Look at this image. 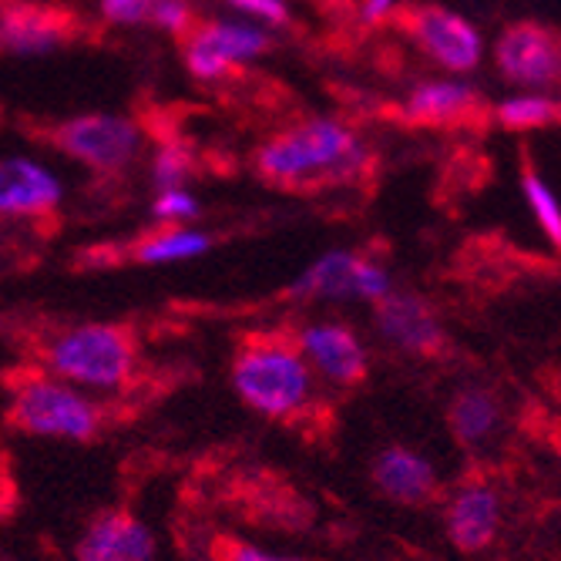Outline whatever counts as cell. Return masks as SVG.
I'll return each mask as SVG.
<instances>
[{
  "label": "cell",
  "instance_id": "1",
  "mask_svg": "<svg viewBox=\"0 0 561 561\" xmlns=\"http://www.w3.org/2000/svg\"><path fill=\"white\" fill-rule=\"evenodd\" d=\"M252 165L279 188L317 192L360 182L374 169V156L346 125L333 118H310L263 141Z\"/></svg>",
  "mask_w": 561,
  "mask_h": 561
},
{
  "label": "cell",
  "instance_id": "2",
  "mask_svg": "<svg viewBox=\"0 0 561 561\" xmlns=\"http://www.w3.org/2000/svg\"><path fill=\"white\" fill-rule=\"evenodd\" d=\"M232 383L256 414L293 421L313 397V367L293 333H249L232 356Z\"/></svg>",
  "mask_w": 561,
  "mask_h": 561
},
{
  "label": "cell",
  "instance_id": "3",
  "mask_svg": "<svg viewBox=\"0 0 561 561\" xmlns=\"http://www.w3.org/2000/svg\"><path fill=\"white\" fill-rule=\"evenodd\" d=\"M41 356L44 367L65 383L115 390L135 377L138 336L125 323H75L50 333Z\"/></svg>",
  "mask_w": 561,
  "mask_h": 561
},
{
  "label": "cell",
  "instance_id": "4",
  "mask_svg": "<svg viewBox=\"0 0 561 561\" xmlns=\"http://www.w3.org/2000/svg\"><path fill=\"white\" fill-rule=\"evenodd\" d=\"M11 407L8 424L37 434V437H61V440H91L101 431V407L78 393L71 383L55 380L47 370H27L11 377Z\"/></svg>",
  "mask_w": 561,
  "mask_h": 561
},
{
  "label": "cell",
  "instance_id": "5",
  "mask_svg": "<svg viewBox=\"0 0 561 561\" xmlns=\"http://www.w3.org/2000/svg\"><path fill=\"white\" fill-rule=\"evenodd\" d=\"M31 138L58 148L68 159H78L98 175L125 172L141 148V128L122 115H78L65 122H34Z\"/></svg>",
  "mask_w": 561,
  "mask_h": 561
},
{
  "label": "cell",
  "instance_id": "6",
  "mask_svg": "<svg viewBox=\"0 0 561 561\" xmlns=\"http://www.w3.org/2000/svg\"><path fill=\"white\" fill-rule=\"evenodd\" d=\"M390 18L393 27H400L440 68L465 75L481 65V34L461 14L427 0H407V4H393Z\"/></svg>",
  "mask_w": 561,
  "mask_h": 561
},
{
  "label": "cell",
  "instance_id": "7",
  "mask_svg": "<svg viewBox=\"0 0 561 561\" xmlns=\"http://www.w3.org/2000/svg\"><path fill=\"white\" fill-rule=\"evenodd\" d=\"M84 34V21L47 0H0V50L8 55H47Z\"/></svg>",
  "mask_w": 561,
  "mask_h": 561
},
{
  "label": "cell",
  "instance_id": "8",
  "mask_svg": "<svg viewBox=\"0 0 561 561\" xmlns=\"http://www.w3.org/2000/svg\"><path fill=\"white\" fill-rule=\"evenodd\" d=\"M494 65L501 78L528 84V88H551L561 75V44L548 24L518 21L504 27L494 44Z\"/></svg>",
  "mask_w": 561,
  "mask_h": 561
},
{
  "label": "cell",
  "instance_id": "9",
  "mask_svg": "<svg viewBox=\"0 0 561 561\" xmlns=\"http://www.w3.org/2000/svg\"><path fill=\"white\" fill-rule=\"evenodd\" d=\"M390 293L387 273L353 252H330L313 270H306L293 286L289 296H323V299H380Z\"/></svg>",
  "mask_w": 561,
  "mask_h": 561
},
{
  "label": "cell",
  "instance_id": "10",
  "mask_svg": "<svg viewBox=\"0 0 561 561\" xmlns=\"http://www.w3.org/2000/svg\"><path fill=\"white\" fill-rule=\"evenodd\" d=\"M293 336L306 356V364L320 370L327 380H333L340 387H356L367 380V370H370L367 350L350 327L317 323V327H302Z\"/></svg>",
  "mask_w": 561,
  "mask_h": 561
},
{
  "label": "cell",
  "instance_id": "11",
  "mask_svg": "<svg viewBox=\"0 0 561 561\" xmlns=\"http://www.w3.org/2000/svg\"><path fill=\"white\" fill-rule=\"evenodd\" d=\"M377 327L390 343L417 356L447 353V333L434 313V306L414 293H383L377 299Z\"/></svg>",
  "mask_w": 561,
  "mask_h": 561
},
{
  "label": "cell",
  "instance_id": "12",
  "mask_svg": "<svg viewBox=\"0 0 561 561\" xmlns=\"http://www.w3.org/2000/svg\"><path fill=\"white\" fill-rule=\"evenodd\" d=\"M403 115L411 125L421 128H478L488 115L484 98L471 84H457V81H431L417 84L403 105Z\"/></svg>",
  "mask_w": 561,
  "mask_h": 561
},
{
  "label": "cell",
  "instance_id": "13",
  "mask_svg": "<svg viewBox=\"0 0 561 561\" xmlns=\"http://www.w3.org/2000/svg\"><path fill=\"white\" fill-rule=\"evenodd\" d=\"M78 561H156V541L135 515L105 512L88 525Z\"/></svg>",
  "mask_w": 561,
  "mask_h": 561
},
{
  "label": "cell",
  "instance_id": "14",
  "mask_svg": "<svg viewBox=\"0 0 561 561\" xmlns=\"http://www.w3.org/2000/svg\"><path fill=\"white\" fill-rule=\"evenodd\" d=\"M501 528V497L488 484H468L447 504V535L457 551L478 554L491 548Z\"/></svg>",
  "mask_w": 561,
  "mask_h": 561
},
{
  "label": "cell",
  "instance_id": "15",
  "mask_svg": "<svg viewBox=\"0 0 561 561\" xmlns=\"http://www.w3.org/2000/svg\"><path fill=\"white\" fill-rule=\"evenodd\" d=\"M61 182L27 159H0V216H55Z\"/></svg>",
  "mask_w": 561,
  "mask_h": 561
},
{
  "label": "cell",
  "instance_id": "16",
  "mask_svg": "<svg viewBox=\"0 0 561 561\" xmlns=\"http://www.w3.org/2000/svg\"><path fill=\"white\" fill-rule=\"evenodd\" d=\"M374 484L393 504L421 507L437 497V474L427 457L411 447H387L374 461Z\"/></svg>",
  "mask_w": 561,
  "mask_h": 561
},
{
  "label": "cell",
  "instance_id": "17",
  "mask_svg": "<svg viewBox=\"0 0 561 561\" xmlns=\"http://www.w3.org/2000/svg\"><path fill=\"white\" fill-rule=\"evenodd\" d=\"M213 249V236L209 232H192V229H179V226H156L141 232L138 239H131L125 245V252H108L112 263H175V260H192L202 256V252Z\"/></svg>",
  "mask_w": 561,
  "mask_h": 561
},
{
  "label": "cell",
  "instance_id": "18",
  "mask_svg": "<svg viewBox=\"0 0 561 561\" xmlns=\"http://www.w3.org/2000/svg\"><path fill=\"white\" fill-rule=\"evenodd\" d=\"M195 34L206 41L216 55H222L229 65H245L252 58H263L273 50L276 37L266 34L263 27H249V24H222V21H209V24H195Z\"/></svg>",
  "mask_w": 561,
  "mask_h": 561
},
{
  "label": "cell",
  "instance_id": "19",
  "mask_svg": "<svg viewBox=\"0 0 561 561\" xmlns=\"http://www.w3.org/2000/svg\"><path fill=\"white\" fill-rule=\"evenodd\" d=\"M450 427L465 444H481L497 427V400L488 390H461L450 403Z\"/></svg>",
  "mask_w": 561,
  "mask_h": 561
},
{
  "label": "cell",
  "instance_id": "20",
  "mask_svg": "<svg viewBox=\"0 0 561 561\" xmlns=\"http://www.w3.org/2000/svg\"><path fill=\"white\" fill-rule=\"evenodd\" d=\"M497 125L507 131H535V128H548L558 125V101L554 98H541V94H522V98H507L494 112Z\"/></svg>",
  "mask_w": 561,
  "mask_h": 561
},
{
  "label": "cell",
  "instance_id": "21",
  "mask_svg": "<svg viewBox=\"0 0 561 561\" xmlns=\"http://www.w3.org/2000/svg\"><path fill=\"white\" fill-rule=\"evenodd\" d=\"M198 169V159H195V148L185 145V141H169L162 145V151L151 162V182H156L159 192H172V188H182Z\"/></svg>",
  "mask_w": 561,
  "mask_h": 561
},
{
  "label": "cell",
  "instance_id": "22",
  "mask_svg": "<svg viewBox=\"0 0 561 561\" xmlns=\"http://www.w3.org/2000/svg\"><path fill=\"white\" fill-rule=\"evenodd\" d=\"M522 185H525V198L531 202V209H535L541 229L548 232L551 245H558L561 242V213H558V202H554L551 188L531 169V159L528 156H525V169H522Z\"/></svg>",
  "mask_w": 561,
  "mask_h": 561
},
{
  "label": "cell",
  "instance_id": "23",
  "mask_svg": "<svg viewBox=\"0 0 561 561\" xmlns=\"http://www.w3.org/2000/svg\"><path fill=\"white\" fill-rule=\"evenodd\" d=\"M148 21L156 27H162V31H169V34H175L179 41H185L195 31L198 14L192 8V0H156V8H151Z\"/></svg>",
  "mask_w": 561,
  "mask_h": 561
},
{
  "label": "cell",
  "instance_id": "24",
  "mask_svg": "<svg viewBox=\"0 0 561 561\" xmlns=\"http://www.w3.org/2000/svg\"><path fill=\"white\" fill-rule=\"evenodd\" d=\"M151 216H156L162 226H179V222L198 219V202L188 192L172 188V192H162L156 198V206H151Z\"/></svg>",
  "mask_w": 561,
  "mask_h": 561
},
{
  "label": "cell",
  "instance_id": "25",
  "mask_svg": "<svg viewBox=\"0 0 561 561\" xmlns=\"http://www.w3.org/2000/svg\"><path fill=\"white\" fill-rule=\"evenodd\" d=\"M213 558L216 561H299V558H286V554H273V551H263L256 545H245L232 535H219L213 541Z\"/></svg>",
  "mask_w": 561,
  "mask_h": 561
},
{
  "label": "cell",
  "instance_id": "26",
  "mask_svg": "<svg viewBox=\"0 0 561 561\" xmlns=\"http://www.w3.org/2000/svg\"><path fill=\"white\" fill-rule=\"evenodd\" d=\"M229 8L249 14V18H256V21H266L273 27H286L293 24V14L286 8V0H226Z\"/></svg>",
  "mask_w": 561,
  "mask_h": 561
},
{
  "label": "cell",
  "instance_id": "27",
  "mask_svg": "<svg viewBox=\"0 0 561 561\" xmlns=\"http://www.w3.org/2000/svg\"><path fill=\"white\" fill-rule=\"evenodd\" d=\"M156 0H101V14L112 24H141L148 21Z\"/></svg>",
  "mask_w": 561,
  "mask_h": 561
},
{
  "label": "cell",
  "instance_id": "28",
  "mask_svg": "<svg viewBox=\"0 0 561 561\" xmlns=\"http://www.w3.org/2000/svg\"><path fill=\"white\" fill-rule=\"evenodd\" d=\"M393 0H364V21L367 24H380L383 18H390Z\"/></svg>",
  "mask_w": 561,
  "mask_h": 561
}]
</instances>
